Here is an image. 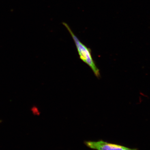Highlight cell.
<instances>
[{"mask_svg": "<svg viewBox=\"0 0 150 150\" xmlns=\"http://www.w3.org/2000/svg\"><path fill=\"white\" fill-rule=\"evenodd\" d=\"M84 144L88 147L96 150H138L131 149L118 144L109 143L102 140L98 141H86Z\"/></svg>", "mask_w": 150, "mask_h": 150, "instance_id": "cell-2", "label": "cell"}, {"mask_svg": "<svg viewBox=\"0 0 150 150\" xmlns=\"http://www.w3.org/2000/svg\"><path fill=\"white\" fill-rule=\"evenodd\" d=\"M1 120H0V123H1Z\"/></svg>", "mask_w": 150, "mask_h": 150, "instance_id": "cell-3", "label": "cell"}, {"mask_svg": "<svg viewBox=\"0 0 150 150\" xmlns=\"http://www.w3.org/2000/svg\"><path fill=\"white\" fill-rule=\"evenodd\" d=\"M63 25L67 28L70 33L77 50L80 59L91 67L94 74L97 78L100 77V72L96 66L91 55V50L80 42L75 35L68 24L63 22Z\"/></svg>", "mask_w": 150, "mask_h": 150, "instance_id": "cell-1", "label": "cell"}]
</instances>
